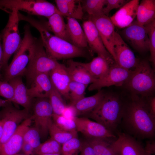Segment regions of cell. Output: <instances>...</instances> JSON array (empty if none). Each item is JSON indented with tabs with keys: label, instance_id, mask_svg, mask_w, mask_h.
Returning <instances> with one entry per match:
<instances>
[{
	"label": "cell",
	"instance_id": "6da1fadb",
	"mask_svg": "<svg viewBox=\"0 0 155 155\" xmlns=\"http://www.w3.org/2000/svg\"><path fill=\"white\" fill-rule=\"evenodd\" d=\"M126 129L135 136L152 138L155 133V116L151 112L146 98L132 96L124 104L121 120Z\"/></svg>",
	"mask_w": 155,
	"mask_h": 155
},
{
	"label": "cell",
	"instance_id": "7a4b0ae2",
	"mask_svg": "<svg viewBox=\"0 0 155 155\" xmlns=\"http://www.w3.org/2000/svg\"><path fill=\"white\" fill-rule=\"evenodd\" d=\"M20 20L28 22L39 32L43 45L48 56L56 61L78 57L88 58L92 55L88 48L76 46L50 33L42 21L21 14Z\"/></svg>",
	"mask_w": 155,
	"mask_h": 155
},
{
	"label": "cell",
	"instance_id": "3957f363",
	"mask_svg": "<svg viewBox=\"0 0 155 155\" xmlns=\"http://www.w3.org/2000/svg\"><path fill=\"white\" fill-rule=\"evenodd\" d=\"M124 104L119 96L105 93L99 104L85 117L94 120L113 132L121 121Z\"/></svg>",
	"mask_w": 155,
	"mask_h": 155
},
{
	"label": "cell",
	"instance_id": "277c9868",
	"mask_svg": "<svg viewBox=\"0 0 155 155\" xmlns=\"http://www.w3.org/2000/svg\"><path fill=\"white\" fill-rule=\"evenodd\" d=\"M123 85L132 96L143 98L153 96L155 89L154 71L149 62L140 61Z\"/></svg>",
	"mask_w": 155,
	"mask_h": 155
},
{
	"label": "cell",
	"instance_id": "5b68a950",
	"mask_svg": "<svg viewBox=\"0 0 155 155\" xmlns=\"http://www.w3.org/2000/svg\"><path fill=\"white\" fill-rule=\"evenodd\" d=\"M37 38L32 35L28 25L24 27V34L20 46L15 53L12 60L4 70L3 81L24 75L34 50Z\"/></svg>",
	"mask_w": 155,
	"mask_h": 155
},
{
	"label": "cell",
	"instance_id": "8992f818",
	"mask_svg": "<svg viewBox=\"0 0 155 155\" xmlns=\"http://www.w3.org/2000/svg\"><path fill=\"white\" fill-rule=\"evenodd\" d=\"M59 63L50 58L46 53L41 38H37L29 63L23 75L26 77L28 88L34 78L39 74L49 73Z\"/></svg>",
	"mask_w": 155,
	"mask_h": 155
},
{
	"label": "cell",
	"instance_id": "52a82bcc",
	"mask_svg": "<svg viewBox=\"0 0 155 155\" xmlns=\"http://www.w3.org/2000/svg\"><path fill=\"white\" fill-rule=\"evenodd\" d=\"M18 11L15 9L11 10L7 23L1 33L3 54L2 70H4L8 65L10 58L18 50L22 40L18 28Z\"/></svg>",
	"mask_w": 155,
	"mask_h": 155
},
{
	"label": "cell",
	"instance_id": "ba28073f",
	"mask_svg": "<svg viewBox=\"0 0 155 155\" xmlns=\"http://www.w3.org/2000/svg\"><path fill=\"white\" fill-rule=\"evenodd\" d=\"M0 9L8 12L7 9H15L47 18L56 13L60 14L56 6L44 0H0Z\"/></svg>",
	"mask_w": 155,
	"mask_h": 155
},
{
	"label": "cell",
	"instance_id": "9c48e42d",
	"mask_svg": "<svg viewBox=\"0 0 155 155\" xmlns=\"http://www.w3.org/2000/svg\"><path fill=\"white\" fill-rule=\"evenodd\" d=\"M31 115L30 111L24 108L18 109L11 102L2 107L0 111V120L2 123L3 132L0 140V147L14 133L20 125Z\"/></svg>",
	"mask_w": 155,
	"mask_h": 155
},
{
	"label": "cell",
	"instance_id": "30bf717a",
	"mask_svg": "<svg viewBox=\"0 0 155 155\" xmlns=\"http://www.w3.org/2000/svg\"><path fill=\"white\" fill-rule=\"evenodd\" d=\"M32 109L34 127L38 131L41 138H45L49 133V126L53 121V112L49 98H35Z\"/></svg>",
	"mask_w": 155,
	"mask_h": 155
},
{
	"label": "cell",
	"instance_id": "8fae6325",
	"mask_svg": "<svg viewBox=\"0 0 155 155\" xmlns=\"http://www.w3.org/2000/svg\"><path fill=\"white\" fill-rule=\"evenodd\" d=\"M73 119L77 131L81 133L87 139L101 138L113 142L117 138L113 132L89 118L76 117Z\"/></svg>",
	"mask_w": 155,
	"mask_h": 155
},
{
	"label": "cell",
	"instance_id": "7c38bea8",
	"mask_svg": "<svg viewBox=\"0 0 155 155\" xmlns=\"http://www.w3.org/2000/svg\"><path fill=\"white\" fill-rule=\"evenodd\" d=\"M132 71L122 68L115 63L110 65L109 71L104 77L90 84L88 90H99L112 86H121L129 78Z\"/></svg>",
	"mask_w": 155,
	"mask_h": 155
},
{
	"label": "cell",
	"instance_id": "4fadbf2b",
	"mask_svg": "<svg viewBox=\"0 0 155 155\" xmlns=\"http://www.w3.org/2000/svg\"><path fill=\"white\" fill-rule=\"evenodd\" d=\"M82 27L86 38L88 46L92 54L95 53L106 60L111 65L115 62L105 47L94 24L90 20L84 21Z\"/></svg>",
	"mask_w": 155,
	"mask_h": 155
},
{
	"label": "cell",
	"instance_id": "5bb4252c",
	"mask_svg": "<svg viewBox=\"0 0 155 155\" xmlns=\"http://www.w3.org/2000/svg\"><path fill=\"white\" fill-rule=\"evenodd\" d=\"M122 33L126 40L137 51L144 53L149 50L148 37L144 26L135 21L125 28Z\"/></svg>",
	"mask_w": 155,
	"mask_h": 155
},
{
	"label": "cell",
	"instance_id": "9a60e30c",
	"mask_svg": "<svg viewBox=\"0 0 155 155\" xmlns=\"http://www.w3.org/2000/svg\"><path fill=\"white\" fill-rule=\"evenodd\" d=\"M88 19L95 25L105 47L116 63L113 46L115 32V26L110 18L104 15L97 16L88 15Z\"/></svg>",
	"mask_w": 155,
	"mask_h": 155
},
{
	"label": "cell",
	"instance_id": "2e32d148",
	"mask_svg": "<svg viewBox=\"0 0 155 155\" xmlns=\"http://www.w3.org/2000/svg\"><path fill=\"white\" fill-rule=\"evenodd\" d=\"M113 46L116 59L115 63L127 70L134 69L140 61L121 36L116 32L115 33Z\"/></svg>",
	"mask_w": 155,
	"mask_h": 155
},
{
	"label": "cell",
	"instance_id": "e0dca14e",
	"mask_svg": "<svg viewBox=\"0 0 155 155\" xmlns=\"http://www.w3.org/2000/svg\"><path fill=\"white\" fill-rule=\"evenodd\" d=\"M117 135V137L110 144L116 155H144V148L134 138L125 133Z\"/></svg>",
	"mask_w": 155,
	"mask_h": 155
},
{
	"label": "cell",
	"instance_id": "ac0fdd59",
	"mask_svg": "<svg viewBox=\"0 0 155 155\" xmlns=\"http://www.w3.org/2000/svg\"><path fill=\"white\" fill-rule=\"evenodd\" d=\"M32 121L31 116L20 125L14 133L0 147V155H15L18 154L21 150L24 133Z\"/></svg>",
	"mask_w": 155,
	"mask_h": 155
},
{
	"label": "cell",
	"instance_id": "d6986e66",
	"mask_svg": "<svg viewBox=\"0 0 155 155\" xmlns=\"http://www.w3.org/2000/svg\"><path fill=\"white\" fill-rule=\"evenodd\" d=\"M139 0L129 1L110 18L114 25L120 28H125L130 25L136 17Z\"/></svg>",
	"mask_w": 155,
	"mask_h": 155
},
{
	"label": "cell",
	"instance_id": "ffe728a7",
	"mask_svg": "<svg viewBox=\"0 0 155 155\" xmlns=\"http://www.w3.org/2000/svg\"><path fill=\"white\" fill-rule=\"evenodd\" d=\"M51 82L63 97L69 100V87L71 81L66 65L59 63L49 73Z\"/></svg>",
	"mask_w": 155,
	"mask_h": 155
},
{
	"label": "cell",
	"instance_id": "44dd1931",
	"mask_svg": "<svg viewBox=\"0 0 155 155\" xmlns=\"http://www.w3.org/2000/svg\"><path fill=\"white\" fill-rule=\"evenodd\" d=\"M53 87L49 74L42 73L34 78L27 88V92L29 96L33 99L49 98Z\"/></svg>",
	"mask_w": 155,
	"mask_h": 155
},
{
	"label": "cell",
	"instance_id": "7402d4cb",
	"mask_svg": "<svg viewBox=\"0 0 155 155\" xmlns=\"http://www.w3.org/2000/svg\"><path fill=\"white\" fill-rule=\"evenodd\" d=\"M13 90V96L11 101L30 111L34 100L28 94L27 88L23 83L22 76L13 78L8 82Z\"/></svg>",
	"mask_w": 155,
	"mask_h": 155
},
{
	"label": "cell",
	"instance_id": "603a6c76",
	"mask_svg": "<svg viewBox=\"0 0 155 155\" xmlns=\"http://www.w3.org/2000/svg\"><path fill=\"white\" fill-rule=\"evenodd\" d=\"M67 18V31L69 42L78 47L89 49L84 31L77 20L69 17Z\"/></svg>",
	"mask_w": 155,
	"mask_h": 155
},
{
	"label": "cell",
	"instance_id": "cb8c5ba5",
	"mask_svg": "<svg viewBox=\"0 0 155 155\" xmlns=\"http://www.w3.org/2000/svg\"><path fill=\"white\" fill-rule=\"evenodd\" d=\"M66 69L71 81L88 85L96 80L93 78L81 62L69 59L67 61Z\"/></svg>",
	"mask_w": 155,
	"mask_h": 155
},
{
	"label": "cell",
	"instance_id": "d4e9b609",
	"mask_svg": "<svg viewBox=\"0 0 155 155\" xmlns=\"http://www.w3.org/2000/svg\"><path fill=\"white\" fill-rule=\"evenodd\" d=\"M56 7L63 16L82 20L84 12L81 0H55Z\"/></svg>",
	"mask_w": 155,
	"mask_h": 155
},
{
	"label": "cell",
	"instance_id": "484cf974",
	"mask_svg": "<svg viewBox=\"0 0 155 155\" xmlns=\"http://www.w3.org/2000/svg\"><path fill=\"white\" fill-rule=\"evenodd\" d=\"M63 16L59 13L54 14L47 18L46 22H42L46 29L54 35L69 42L66 24Z\"/></svg>",
	"mask_w": 155,
	"mask_h": 155
},
{
	"label": "cell",
	"instance_id": "4316f807",
	"mask_svg": "<svg viewBox=\"0 0 155 155\" xmlns=\"http://www.w3.org/2000/svg\"><path fill=\"white\" fill-rule=\"evenodd\" d=\"M105 93L101 90H98L95 94L87 97H84L73 105L76 112L77 116L85 115L88 113L100 103Z\"/></svg>",
	"mask_w": 155,
	"mask_h": 155
},
{
	"label": "cell",
	"instance_id": "83f0119b",
	"mask_svg": "<svg viewBox=\"0 0 155 155\" xmlns=\"http://www.w3.org/2000/svg\"><path fill=\"white\" fill-rule=\"evenodd\" d=\"M136 22L144 26L155 20V0H142L138 5Z\"/></svg>",
	"mask_w": 155,
	"mask_h": 155
},
{
	"label": "cell",
	"instance_id": "f1b7e54d",
	"mask_svg": "<svg viewBox=\"0 0 155 155\" xmlns=\"http://www.w3.org/2000/svg\"><path fill=\"white\" fill-rule=\"evenodd\" d=\"M81 63L91 75L96 80L104 77L108 72L111 65L104 59L98 56L88 63Z\"/></svg>",
	"mask_w": 155,
	"mask_h": 155
},
{
	"label": "cell",
	"instance_id": "f546056e",
	"mask_svg": "<svg viewBox=\"0 0 155 155\" xmlns=\"http://www.w3.org/2000/svg\"><path fill=\"white\" fill-rule=\"evenodd\" d=\"M51 138L61 145L70 140L78 137V132H70L64 130L57 126L53 121L49 128Z\"/></svg>",
	"mask_w": 155,
	"mask_h": 155
},
{
	"label": "cell",
	"instance_id": "4dcf8cb0",
	"mask_svg": "<svg viewBox=\"0 0 155 155\" xmlns=\"http://www.w3.org/2000/svg\"><path fill=\"white\" fill-rule=\"evenodd\" d=\"M96 155H116L110 146L113 142L101 138L87 139Z\"/></svg>",
	"mask_w": 155,
	"mask_h": 155
},
{
	"label": "cell",
	"instance_id": "1f68e13d",
	"mask_svg": "<svg viewBox=\"0 0 155 155\" xmlns=\"http://www.w3.org/2000/svg\"><path fill=\"white\" fill-rule=\"evenodd\" d=\"M83 12L88 15L97 16L104 15L103 10L106 5V0H81Z\"/></svg>",
	"mask_w": 155,
	"mask_h": 155
},
{
	"label": "cell",
	"instance_id": "d6a6232c",
	"mask_svg": "<svg viewBox=\"0 0 155 155\" xmlns=\"http://www.w3.org/2000/svg\"><path fill=\"white\" fill-rule=\"evenodd\" d=\"M61 145L51 138L44 142L41 143L34 149L35 155L59 154H61Z\"/></svg>",
	"mask_w": 155,
	"mask_h": 155
},
{
	"label": "cell",
	"instance_id": "836d02e7",
	"mask_svg": "<svg viewBox=\"0 0 155 155\" xmlns=\"http://www.w3.org/2000/svg\"><path fill=\"white\" fill-rule=\"evenodd\" d=\"M88 85L71 81L69 87V100L70 105H73L85 96V91Z\"/></svg>",
	"mask_w": 155,
	"mask_h": 155
},
{
	"label": "cell",
	"instance_id": "e575fe53",
	"mask_svg": "<svg viewBox=\"0 0 155 155\" xmlns=\"http://www.w3.org/2000/svg\"><path fill=\"white\" fill-rule=\"evenodd\" d=\"M49 98L53 113L62 115L67 105L64 101L62 95L53 86Z\"/></svg>",
	"mask_w": 155,
	"mask_h": 155
},
{
	"label": "cell",
	"instance_id": "d590c367",
	"mask_svg": "<svg viewBox=\"0 0 155 155\" xmlns=\"http://www.w3.org/2000/svg\"><path fill=\"white\" fill-rule=\"evenodd\" d=\"M82 142L78 137H74L61 146V155H78L80 152Z\"/></svg>",
	"mask_w": 155,
	"mask_h": 155
},
{
	"label": "cell",
	"instance_id": "8d00e7d4",
	"mask_svg": "<svg viewBox=\"0 0 155 155\" xmlns=\"http://www.w3.org/2000/svg\"><path fill=\"white\" fill-rule=\"evenodd\" d=\"M52 118L53 122L60 128L68 131H77L73 119L67 118L62 115L53 113Z\"/></svg>",
	"mask_w": 155,
	"mask_h": 155
},
{
	"label": "cell",
	"instance_id": "74e56055",
	"mask_svg": "<svg viewBox=\"0 0 155 155\" xmlns=\"http://www.w3.org/2000/svg\"><path fill=\"white\" fill-rule=\"evenodd\" d=\"M41 136L39 132L34 126L30 127L24 133V142L29 144L34 149L41 144Z\"/></svg>",
	"mask_w": 155,
	"mask_h": 155
},
{
	"label": "cell",
	"instance_id": "f35d334b",
	"mask_svg": "<svg viewBox=\"0 0 155 155\" xmlns=\"http://www.w3.org/2000/svg\"><path fill=\"white\" fill-rule=\"evenodd\" d=\"M149 39V50L150 52V61L154 66L155 64V20L144 25Z\"/></svg>",
	"mask_w": 155,
	"mask_h": 155
},
{
	"label": "cell",
	"instance_id": "ab89813d",
	"mask_svg": "<svg viewBox=\"0 0 155 155\" xmlns=\"http://www.w3.org/2000/svg\"><path fill=\"white\" fill-rule=\"evenodd\" d=\"M0 96L11 102L13 96V90L8 82L0 80Z\"/></svg>",
	"mask_w": 155,
	"mask_h": 155
},
{
	"label": "cell",
	"instance_id": "60d3db41",
	"mask_svg": "<svg viewBox=\"0 0 155 155\" xmlns=\"http://www.w3.org/2000/svg\"><path fill=\"white\" fill-rule=\"evenodd\" d=\"M128 1L126 0H106V6L104 7L103 10L104 14L108 16L112 10L120 8Z\"/></svg>",
	"mask_w": 155,
	"mask_h": 155
},
{
	"label": "cell",
	"instance_id": "b9f144b4",
	"mask_svg": "<svg viewBox=\"0 0 155 155\" xmlns=\"http://www.w3.org/2000/svg\"><path fill=\"white\" fill-rule=\"evenodd\" d=\"M80 155H96L92 148L86 141L82 142Z\"/></svg>",
	"mask_w": 155,
	"mask_h": 155
},
{
	"label": "cell",
	"instance_id": "7bdbcfd3",
	"mask_svg": "<svg viewBox=\"0 0 155 155\" xmlns=\"http://www.w3.org/2000/svg\"><path fill=\"white\" fill-rule=\"evenodd\" d=\"M62 115L66 118L69 119H73L77 117L76 112L73 106L71 105H67Z\"/></svg>",
	"mask_w": 155,
	"mask_h": 155
},
{
	"label": "cell",
	"instance_id": "ee69618b",
	"mask_svg": "<svg viewBox=\"0 0 155 155\" xmlns=\"http://www.w3.org/2000/svg\"><path fill=\"white\" fill-rule=\"evenodd\" d=\"M144 152L152 155L155 153V142L154 140H148L146 142V145L144 148Z\"/></svg>",
	"mask_w": 155,
	"mask_h": 155
},
{
	"label": "cell",
	"instance_id": "f6af8a7d",
	"mask_svg": "<svg viewBox=\"0 0 155 155\" xmlns=\"http://www.w3.org/2000/svg\"><path fill=\"white\" fill-rule=\"evenodd\" d=\"M26 155H35L34 149L28 143L24 142L21 150Z\"/></svg>",
	"mask_w": 155,
	"mask_h": 155
},
{
	"label": "cell",
	"instance_id": "bcb514c9",
	"mask_svg": "<svg viewBox=\"0 0 155 155\" xmlns=\"http://www.w3.org/2000/svg\"><path fill=\"white\" fill-rule=\"evenodd\" d=\"M146 98L151 113L155 116V97L153 96Z\"/></svg>",
	"mask_w": 155,
	"mask_h": 155
},
{
	"label": "cell",
	"instance_id": "7dc6e473",
	"mask_svg": "<svg viewBox=\"0 0 155 155\" xmlns=\"http://www.w3.org/2000/svg\"><path fill=\"white\" fill-rule=\"evenodd\" d=\"M3 51L2 45V36L0 33V80L3 81V77L1 71L2 70L3 61Z\"/></svg>",
	"mask_w": 155,
	"mask_h": 155
},
{
	"label": "cell",
	"instance_id": "c3c4849f",
	"mask_svg": "<svg viewBox=\"0 0 155 155\" xmlns=\"http://www.w3.org/2000/svg\"><path fill=\"white\" fill-rule=\"evenodd\" d=\"M10 102H11L6 99L3 100L0 98V107H5L9 104Z\"/></svg>",
	"mask_w": 155,
	"mask_h": 155
},
{
	"label": "cell",
	"instance_id": "681fc988",
	"mask_svg": "<svg viewBox=\"0 0 155 155\" xmlns=\"http://www.w3.org/2000/svg\"><path fill=\"white\" fill-rule=\"evenodd\" d=\"M3 132V124L1 121L0 120V140L2 136Z\"/></svg>",
	"mask_w": 155,
	"mask_h": 155
},
{
	"label": "cell",
	"instance_id": "f907efd6",
	"mask_svg": "<svg viewBox=\"0 0 155 155\" xmlns=\"http://www.w3.org/2000/svg\"><path fill=\"white\" fill-rule=\"evenodd\" d=\"M41 155H61V154H43Z\"/></svg>",
	"mask_w": 155,
	"mask_h": 155
},
{
	"label": "cell",
	"instance_id": "816d5d0a",
	"mask_svg": "<svg viewBox=\"0 0 155 155\" xmlns=\"http://www.w3.org/2000/svg\"><path fill=\"white\" fill-rule=\"evenodd\" d=\"M144 155H152L150 154L147 153H146L144 152Z\"/></svg>",
	"mask_w": 155,
	"mask_h": 155
},
{
	"label": "cell",
	"instance_id": "f5cc1de1",
	"mask_svg": "<svg viewBox=\"0 0 155 155\" xmlns=\"http://www.w3.org/2000/svg\"><path fill=\"white\" fill-rule=\"evenodd\" d=\"M15 155H25L24 154H16Z\"/></svg>",
	"mask_w": 155,
	"mask_h": 155
}]
</instances>
